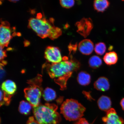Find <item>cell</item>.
Returning <instances> with one entry per match:
<instances>
[{"mask_svg":"<svg viewBox=\"0 0 124 124\" xmlns=\"http://www.w3.org/2000/svg\"><path fill=\"white\" fill-rule=\"evenodd\" d=\"M79 51L81 53L85 55H89L92 54L94 49V45L90 40L85 39L79 43Z\"/></svg>","mask_w":124,"mask_h":124,"instance_id":"obj_10","label":"cell"},{"mask_svg":"<svg viewBox=\"0 0 124 124\" xmlns=\"http://www.w3.org/2000/svg\"><path fill=\"white\" fill-rule=\"evenodd\" d=\"M57 109L56 105L46 103L33 107V112L36 120L40 124H58L61 117Z\"/></svg>","mask_w":124,"mask_h":124,"instance_id":"obj_3","label":"cell"},{"mask_svg":"<svg viewBox=\"0 0 124 124\" xmlns=\"http://www.w3.org/2000/svg\"><path fill=\"white\" fill-rule=\"evenodd\" d=\"M53 18L49 20L42 18L41 14H38L36 18H31L29 21L28 27L32 29L40 38H49L52 40L58 38L62 33L61 29L54 26Z\"/></svg>","mask_w":124,"mask_h":124,"instance_id":"obj_2","label":"cell"},{"mask_svg":"<svg viewBox=\"0 0 124 124\" xmlns=\"http://www.w3.org/2000/svg\"><path fill=\"white\" fill-rule=\"evenodd\" d=\"M97 105L101 110L108 111L111 109V101L110 98L107 96L103 95L97 101Z\"/></svg>","mask_w":124,"mask_h":124,"instance_id":"obj_13","label":"cell"},{"mask_svg":"<svg viewBox=\"0 0 124 124\" xmlns=\"http://www.w3.org/2000/svg\"><path fill=\"white\" fill-rule=\"evenodd\" d=\"M106 49V46L105 43L100 42L96 44L94 47V51L97 55H102L104 54Z\"/></svg>","mask_w":124,"mask_h":124,"instance_id":"obj_20","label":"cell"},{"mask_svg":"<svg viewBox=\"0 0 124 124\" xmlns=\"http://www.w3.org/2000/svg\"><path fill=\"white\" fill-rule=\"evenodd\" d=\"M77 32L82 36L86 38L89 35L93 27L90 18H83L76 23Z\"/></svg>","mask_w":124,"mask_h":124,"instance_id":"obj_7","label":"cell"},{"mask_svg":"<svg viewBox=\"0 0 124 124\" xmlns=\"http://www.w3.org/2000/svg\"><path fill=\"white\" fill-rule=\"evenodd\" d=\"M1 106L4 104H9L10 101L11 96L8 95L1 91Z\"/></svg>","mask_w":124,"mask_h":124,"instance_id":"obj_21","label":"cell"},{"mask_svg":"<svg viewBox=\"0 0 124 124\" xmlns=\"http://www.w3.org/2000/svg\"><path fill=\"white\" fill-rule=\"evenodd\" d=\"M120 104L122 109L124 110V98L122 99L120 102Z\"/></svg>","mask_w":124,"mask_h":124,"instance_id":"obj_27","label":"cell"},{"mask_svg":"<svg viewBox=\"0 0 124 124\" xmlns=\"http://www.w3.org/2000/svg\"><path fill=\"white\" fill-rule=\"evenodd\" d=\"M75 3V1L72 0H62L60 1V3L62 7L66 8H70L73 7Z\"/></svg>","mask_w":124,"mask_h":124,"instance_id":"obj_22","label":"cell"},{"mask_svg":"<svg viewBox=\"0 0 124 124\" xmlns=\"http://www.w3.org/2000/svg\"><path fill=\"white\" fill-rule=\"evenodd\" d=\"M101 59L97 55H93L89 59V64L90 67L93 69H96L101 65Z\"/></svg>","mask_w":124,"mask_h":124,"instance_id":"obj_19","label":"cell"},{"mask_svg":"<svg viewBox=\"0 0 124 124\" xmlns=\"http://www.w3.org/2000/svg\"><path fill=\"white\" fill-rule=\"evenodd\" d=\"M41 76L38 75L35 78L28 81L30 85L24 90L25 96L32 106L35 107L39 105L42 89L41 87Z\"/></svg>","mask_w":124,"mask_h":124,"instance_id":"obj_5","label":"cell"},{"mask_svg":"<svg viewBox=\"0 0 124 124\" xmlns=\"http://www.w3.org/2000/svg\"><path fill=\"white\" fill-rule=\"evenodd\" d=\"M94 87L98 90L101 91H108L110 88V84L108 79L101 77L97 79L94 83Z\"/></svg>","mask_w":124,"mask_h":124,"instance_id":"obj_12","label":"cell"},{"mask_svg":"<svg viewBox=\"0 0 124 124\" xmlns=\"http://www.w3.org/2000/svg\"><path fill=\"white\" fill-rule=\"evenodd\" d=\"M4 48H3L0 46V60L1 61H4V59L7 57V54L5 50L4 49Z\"/></svg>","mask_w":124,"mask_h":124,"instance_id":"obj_24","label":"cell"},{"mask_svg":"<svg viewBox=\"0 0 124 124\" xmlns=\"http://www.w3.org/2000/svg\"><path fill=\"white\" fill-rule=\"evenodd\" d=\"M1 89L4 93L11 96L16 92L17 86L14 82L11 80H7L3 82Z\"/></svg>","mask_w":124,"mask_h":124,"instance_id":"obj_11","label":"cell"},{"mask_svg":"<svg viewBox=\"0 0 124 124\" xmlns=\"http://www.w3.org/2000/svg\"><path fill=\"white\" fill-rule=\"evenodd\" d=\"M43 97L46 101H50L55 99L56 97V93L54 90L47 88L43 92Z\"/></svg>","mask_w":124,"mask_h":124,"instance_id":"obj_17","label":"cell"},{"mask_svg":"<svg viewBox=\"0 0 124 124\" xmlns=\"http://www.w3.org/2000/svg\"><path fill=\"white\" fill-rule=\"evenodd\" d=\"M9 1H10V2L14 3L16 2L17 1H18V0H10Z\"/></svg>","mask_w":124,"mask_h":124,"instance_id":"obj_28","label":"cell"},{"mask_svg":"<svg viewBox=\"0 0 124 124\" xmlns=\"http://www.w3.org/2000/svg\"><path fill=\"white\" fill-rule=\"evenodd\" d=\"M90 75L85 71H82L79 72L77 77V81L80 85L86 86L89 85L91 82Z\"/></svg>","mask_w":124,"mask_h":124,"instance_id":"obj_14","label":"cell"},{"mask_svg":"<svg viewBox=\"0 0 124 124\" xmlns=\"http://www.w3.org/2000/svg\"><path fill=\"white\" fill-rule=\"evenodd\" d=\"M45 57L48 62L52 63H60L62 59L60 49L53 46L46 47L45 52Z\"/></svg>","mask_w":124,"mask_h":124,"instance_id":"obj_8","label":"cell"},{"mask_svg":"<svg viewBox=\"0 0 124 124\" xmlns=\"http://www.w3.org/2000/svg\"><path fill=\"white\" fill-rule=\"evenodd\" d=\"M110 5L109 1L107 0H96L93 2L94 9L98 12H103Z\"/></svg>","mask_w":124,"mask_h":124,"instance_id":"obj_15","label":"cell"},{"mask_svg":"<svg viewBox=\"0 0 124 124\" xmlns=\"http://www.w3.org/2000/svg\"><path fill=\"white\" fill-rule=\"evenodd\" d=\"M77 43H76L75 44H72L71 43H70L68 46L70 56H72V54H74L75 53L77 50Z\"/></svg>","mask_w":124,"mask_h":124,"instance_id":"obj_23","label":"cell"},{"mask_svg":"<svg viewBox=\"0 0 124 124\" xmlns=\"http://www.w3.org/2000/svg\"><path fill=\"white\" fill-rule=\"evenodd\" d=\"M86 108L81 103L74 99H67L62 104L60 111L66 120L78 121L84 115Z\"/></svg>","mask_w":124,"mask_h":124,"instance_id":"obj_4","label":"cell"},{"mask_svg":"<svg viewBox=\"0 0 124 124\" xmlns=\"http://www.w3.org/2000/svg\"><path fill=\"white\" fill-rule=\"evenodd\" d=\"M80 66V62L71 56L69 60L48 64L47 70L51 78H55L56 83L60 85L61 89H64L66 88L68 79L72 76L73 72L78 70Z\"/></svg>","mask_w":124,"mask_h":124,"instance_id":"obj_1","label":"cell"},{"mask_svg":"<svg viewBox=\"0 0 124 124\" xmlns=\"http://www.w3.org/2000/svg\"><path fill=\"white\" fill-rule=\"evenodd\" d=\"M12 29L9 23L6 21L1 22L0 27V44L3 48L8 46L12 38Z\"/></svg>","mask_w":124,"mask_h":124,"instance_id":"obj_6","label":"cell"},{"mask_svg":"<svg viewBox=\"0 0 124 124\" xmlns=\"http://www.w3.org/2000/svg\"><path fill=\"white\" fill-rule=\"evenodd\" d=\"M32 105L29 102L22 101L20 103L18 110L21 114L27 115L31 109Z\"/></svg>","mask_w":124,"mask_h":124,"instance_id":"obj_18","label":"cell"},{"mask_svg":"<svg viewBox=\"0 0 124 124\" xmlns=\"http://www.w3.org/2000/svg\"><path fill=\"white\" fill-rule=\"evenodd\" d=\"M118 58L117 53L114 52L107 53L103 57L105 63L108 65H111L117 62Z\"/></svg>","mask_w":124,"mask_h":124,"instance_id":"obj_16","label":"cell"},{"mask_svg":"<svg viewBox=\"0 0 124 124\" xmlns=\"http://www.w3.org/2000/svg\"><path fill=\"white\" fill-rule=\"evenodd\" d=\"M105 124H124V121L122 118L117 115L114 109L111 108L107 111L106 115L102 118Z\"/></svg>","mask_w":124,"mask_h":124,"instance_id":"obj_9","label":"cell"},{"mask_svg":"<svg viewBox=\"0 0 124 124\" xmlns=\"http://www.w3.org/2000/svg\"><path fill=\"white\" fill-rule=\"evenodd\" d=\"M27 124H40L37 121L35 120L33 117L29 118Z\"/></svg>","mask_w":124,"mask_h":124,"instance_id":"obj_25","label":"cell"},{"mask_svg":"<svg viewBox=\"0 0 124 124\" xmlns=\"http://www.w3.org/2000/svg\"><path fill=\"white\" fill-rule=\"evenodd\" d=\"M75 124H89L86 119L81 118L77 121Z\"/></svg>","mask_w":124,"mask_h":124,"instance_id":"obj_26","label":"cell"}]
</instances>
